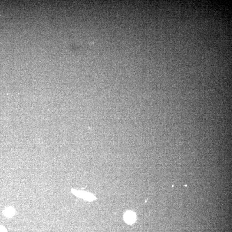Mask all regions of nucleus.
<instances>
[{"label": "nucleus", "instance_id": "7ed1b4c3", "mask_svg": "<svg viewBox=\"0 0 232 232\" xmlns=\"http://www.w3.org/2000/svg\"><path fill=\"white\" fill-rule=\"evenodd\" d=\"M14 213V211L12 209V208H9L6 209V211H5V214H6V216H8V217L12 216Z\"/></svg>", "mask_w": 232, "mask_h": 232}, {"label": "nucleus", "instance_id": "f03ea898", "mask_svg": "<svg viewBox=\"0 0 232 232\" xmlns=\"http://www.w3.org/2000/svg\"><path fill=\"white\" fill-rule=\"evenodd\" d=\"M74 194L80 196L82 198H84L85 200L88 201H93L95 199V196L89 193L85 192H75Z\"/></svg>", "mask_w": 232, "mask_h": 232}, {"label": "nucleus", "instance_id": "f257e3e1", "mask_svg": "<svg viewBox=\"0 0 232 232\" xmlns=\"http://www.w3.org/2000/svg\"><path fill=\"white\" fill-rule=\"evenodd\" d=\"M136 218L135 214L131 211H128L124 214V219L127 224H131L135 222Z\"/></svg>", "mask_w": 232, "mask_h": 232}, {"label": "nucleus", "instance_id": "20e7f679", "mask_svg": "<svg viewBox=\"0 0 232 232\" xmlns=\"http://www.w3.org/2000/svg\"><path fill=\"white\" fill-rule=\"evenodd\" d=\"M0 232H6V231L3 227H0Z\"/></svg>", "mask_w": 232, "mask_h": 232}]
</instances>
